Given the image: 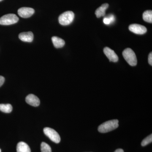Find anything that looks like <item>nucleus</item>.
Instances as JSON below:
<instances>
[{
  "label": "nucleus",
  "instance_id": "nucleus-11",
  "mask_svg": "<svg viewBox=\"0 0 152 152\" xmlns=\"http://www.w3.org/2000/svg\"><path fill=\"white\" fill-rule=\"evenodd\" d=\"M109 5L107 3L102 5L100 7L97 9L95 12V14L97 18H100L102 17H104L105 15L106 10L108 8Z\"/></svg>",
  "mask_w": 152,
  "mask_h": 152
},
{
  "label": "nucleus",
  "instance_id": "nucleus-5",
  "mask_svg": "<svg viewBox=\"0 0 152 152\" xmlns=\"http://www.w3.org/2000/svg\"><path fill=\"white\" fill-rule=\"evenodd\" d=\"M44 132L51 140L56 143H59L61 141L59 135L53 129L49 127L44 128Z\"/></svg>",
  "mask_w": 152,
  "mask_h": 152
},
{
  "label": "nucleus",
  "instance_id": "nucleus-22",
  "mask_svg": "<svg viewBox=\"0 0 152 152\" xmlns=\"http://www.w3.org/2000/svg\"><path fill=\"white\" fill-rule=\"evenodd\" d=\"M3 0H0V2L1 1H2Z\"/></svg>",
  "mask_w": 152,
  "mask_h": 152
},
{
  "label": "nucleus",
  "instance_id": "nucleus-1",
  "mask_svg": "<svg viewBox=\"0 0 152 152\" xmlns=\"http://www.w3.org/2000/svg\"><path fill=\"white\" fill-rule=\"evenodd\" d=\"M118 121L113 120L107 121L99 126L98 131L100 132L105 133L115 129L119 126Z\"/></svg>",
  "mask_w": 152,
  "mask_h": 152
},
{
  "label": "nucleus",
  "instance_id": "nucleus-7",
  "mask_svg": "<svg viewBox=\"0 0 152 152\" xmlns=\"http://www.w3.org/2000/svg\"><path fill=\"white\" fill-rule=\"evenodd\" d=\"M35 10L34 9L30 7L20 8L18 10V14L20 17L27 18H30L34 13Z\"/></svg>",
  "mask_w": 152,
  "mask_h": 152
},
{
  "label": "nucleus",
  "instance_id": "nucleus-19",
  "mask_svg": "<svg viewBox=\"0 0 152 152\" xmlns=\"http://www.w3.org/2000/svg\"><path fill=\"white\" fill-rule=\"evenodd\" d=\"M148 62L150 65H152V53L151 52L148 56Z\"/></svg>",
  "mask_w": 152,
  "mask_h": 152
},
{
  "label": "nucleus",
  "instance_id": "nucleus-9",
  "mask_svg": "<svg viewBox=\"0 0 152 152\" xmlns=\"http://www.w3.org/2000/svg\"><path fill=\"white\" fill-rule=\"evenodd\" d=\"M26 101L27 103L33 107H38L40 104L39 99L35 95L32 94L27 96L26 98Z\"/></svg>",
  "mask_w": 152,
  "mask_h": 152
},
{
  "label": "nucleus",
  "instance_id": "nucleus-13",
  "mask_svg": "<svg viewBox=\"0 0 152 152\" xmlns=\"http://www.w3.org/2000/svg\"><path fill=\"white\" fill-rule=\"evenodd\" d=\"M17 152H31V149L27 144L24 142H21L18 144Z\"/></svg>",
  "mask_w": 152,
  "mask_h": 152
},
{
  "label": "nucleus",
  "instance_id": "nucleus-23",
  "mask_svg": "<svg viewBox=\"0 0 152 152\" xmlns=\"http://www.w3.org/2000/svg\"><path fill=\"white\" fill-rule=\"evenodd\" d=\"M1 149H0V152H1Z\"/></svg>",
  "mask_w": 152,
  "mask_h": 152
},
{
  "label": "nucleus",
  "instance_id": "nucleus-6",
  "mask_svg": "<svg viewBox=\"0 0 152 152\" xmlns=\"http://www.w3.org/2000/svg\"><path fill=\"white\" fill-rule=\"evenodd\" d=\"M129 30L132 32L137 34H144L147 31V29L145 27L137 24L131 25L129 26Z\"/></svg>",
  "mask_w": 152,
  "mask_h": 152
},
{
  "label": "nucleus",
  "instance_id": "nucleus-17",
  "mask_svg": "<svg viewBox=\"0 0 152 152\" xmlns=\"http://www.w3.org/2000/svg\"><path fill=\"white\" fill-rule=\"evenodd\" d=\"M115 20V18L113 15H110L108 17H106L103 20L104 23L106 25H109L112 23Z\"/></svg>",
  "mask_w": 152,
  "mask_h": 152
},
{
  "label": "nucleus",
  "instance_id": "nucleus-20",
  "mask_svg": "<svg viewBox=\"0 0 152 152\" xmlns=\"http://www.w3.org/2000/svg\"><path fill=\"white\" fill-rule=\"evenodd\" d=\"M5 81V78L4 77L2 76H0V87L1 86Z\"/></svg>",
  "mask_w": 152,
  "mask_h": 152
},
{
  "label": "nucleus",
  "instance_id": "nucleus-14",
  "mask_svg": "<svg viewBox=\"0 0 152 152\" xmlns=\"http://www.w3.org/2000/svg\"><path fill=\"white\" fill-rule=\"evenodd\" d=\"M12 110V107L10 104H0V111L9 113Z\"/></svg>",
  "mask_w": 152,
  "mask_h": 152
},
{
  "label": "nucleus",
  "instance_id": "nucleus-10",
  "mask_svg": "<svg viewBox=\"0 0 152 152\" xmlns=\"http://www.w3.org/2000/svg\"><path fill=\"white\" fill-rule=\"evenodd\" d=\"M34 34L32 32H23L19 34V38L21 40L24 42H31L34 39Z\"/></svg>",
  "mask_w": 152,
  "mask_h": 152
},
{
  "label": "nucleus",
  "instance_id": "nucleus-16",
  "mask_svg": "<svg viewBox=\"0 0 152 152\" xmlns=\"http://www.w3.org/2000/svg\"><path fill=\"white\" fill-rule=\"evenodd\" d=\"M41 150L42 152H52L51 147L45 142H42L41 144Z\"/></svg>",
  "mask_w": 152,
  "mask_h": 152
},
{
  "label": "nucleus",
  "instance_id": "nucleus-3",
  "mask_svg": "<svg viewBox=\"0 0 152 152\" xmlns=\"http://www.w3.org/2000/svg\"><path fill=\"white\" fill-rule=\"evenodd\" d=\"M75 18V14L72 11H67L61 14L58 18L60 24L62 26H67L72 23Z\"/></svg>",
  "mask_w": 152,
  "mask_h": 152
},
{
  "label": "nucleus",
  "instance_id": "nucleus-2",
  "mask_svg": "<svg viewBox=\"0 0 152 152\" xmlns=\"http://www.w3.org/2000/svg\"><path fill=\"white\" fill-rule=\"evenodd\" d=\"M123 56L127 62L131 66L137 65V61L134 52L132 49L127 48L123 52Z\"/></svg>",
  "mask_w": 152,
  "mask_h": 152
},
{
  "label": "nucleus",
  "instance_id": "nucleus-4",
  "mask_svg": "<svg viewBox=\"0 0 152 152\" xmlns=\"http://www.w3.org/2000/svg\"><path fill=\"white\" fill-rule=\"evenodd\" d=\"M18 20L19 18L15 14H7L0 18V25L7 26L14 24Z\"/></svg>",
  "mask_w": 152,
  "mask_h": 152
},
{
  "label": "nucleus",
  "instance_id": "nucleus-18",
  "mask_svg": "<svg viewBox=\"0 0 152 152\" xmlns=\"http://www.w3.org/2000/svg\"><path fill=\"white\" fill-rule=\"evenodd\" d=\"M152 142V135L151 134L150 135L148 136V137H146L143 140L141 143L142 146H145L147 145H148L149 144L151 143Z\"/></svg>",
  "mask_w": 152,
  "mask_h": 152
},
{
  "label": "nucleus",
  "instance_id": "nucleus-8",
  "mask_svg": "<svg viewBox=\"0 0 152 152\" xmlns=\"http://www.w3.org/2000/svg\"><path fill=\"white\" fill-rule=\"evenodd\" d=\"M104 53L110 61L117 62L118 61V57L114 50L108 47H105L104 49Z\"/></svg>",
  "mask_w": 152,
  "mask_h": 152
},
{
  "label": "nucleus",
  "instance_id": "nucleus-12",
  "mask_svg": "<svg viewBox=\"0 0 152 152\" xmlns=\"http://www.w3.org/2000/svg\"><path fill=\"white\" fill-rule=\"evenodd\" d=\"M52 40L54 46L56 48H63L65 44V42L63 39L57 37H53Z\"/></svg>",
  "mask_w": 152,
  "mask_h": 152
},
{
  "label": "nucleus",
  "instance_id": "nucleus-15",
  "mask_svg": "<svg viewBox=\"0 0 152 152\" xmlns=\"http://www.w3.org/2000/svg\"><path fill=\"white\" fill-rule=\"evenodd\" d=\"M143 19L145 21L149 23H152V11L147 10L143 14Z\"/></svg>",
  "mask_w": 152,
  "mask_h": 152
},
{
  "label": "nucleus",
  "instance_id": "nucleus-21",
  "mask_svg": "<svg viewBox=\"0 0 152 152\" xmlns=\"http://www.w3.org/2000/svg\"><path fill=\"white\" fill-rule=\"evenodd\" d=\"M114 152H124V151L122 149H118L116 150Z\"/></svg>",
  "mask_w": 152,
  "mask_h": 152
}]
</instances>
